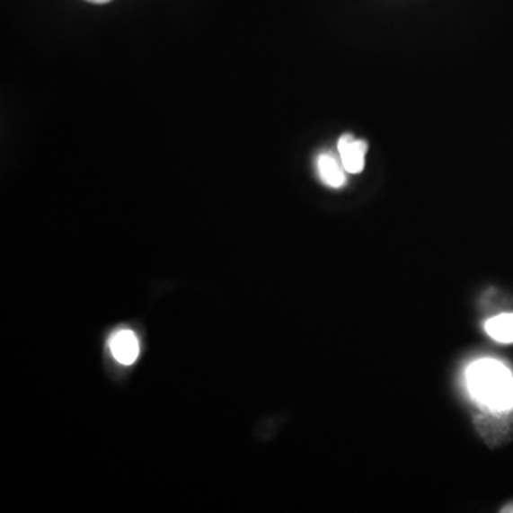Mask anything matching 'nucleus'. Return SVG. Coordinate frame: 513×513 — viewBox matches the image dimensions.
Instances as JSON below:
<instances>
[{
  "label": "nucleus",
  "instance_id": "3",
  "mask_svg": "<svg viewBox=\"0 0 513 513\" xmlns=\"http://www.w3.org/2000/svg\"><path fill=\"white\" fill-rule=\"evenodd\" d=\"M109 349L116 361L123 366L135 364L140 354V342L131 330H119L111 334L109 340Z\"/></svg>",
  "mask_w": 513,
  "mask_h": 513
},
{
  "label": "nucleus",
  "instance_id": "2",
  "mask_svg": "<svg viewBox=\"0 0 513 513\" xmlns=\"http://www.w3.org/2000/svg\"><path fill=\"white\" fill-rule=\"evenodd\" d=\"M368 145L364 140L354 138L352 135H344L338 140V152L341 157L345 172L358 174L366 167V155Z\"/></svg>",
  "mask_w": 513,
  "mask_h": 513
},
{
  "label": "nucleus",
  "instance_id": "1",
  "mask_svg": "<svg viewBox=\"0 0 513 513\" xmlns=\"http://www.w3.org/2000/svg\"><path fill=\"white\" fill-rule=\"evenodd\" d=\"M466 388L479 407L490 412H508L513 408V374L503 362L482 358L465 372Z\"/></svg>",
  "mask_w": 513,
  "mask_h": 513
},
{
  "label": "nucleus",
  "instance_id": "4",
  "mask_svg": "<svg viewBox=\"0 0 513 513\" xmlns=\"http://www.w3.org/2000/svg\"><path fill=\"white\" fill-rule=\"evenodd\" d=\"M318 172L323 181L332 189H340L345 184L344 170L338 164L337 159L330 153H321L317 157Z\"/></svg>",
  "mask_w": 513,
  "mask_h": 513
},
{
  "label": "nucleus",
  "instance_id": "6",
  "mask_svg": "<svg viewBox=\"0 0 513 513\" xmlns=\"http://www.w3.org/2000/svg\"><path fill=\"white\" fill-rule=\"evenodd\" d=\"M86 2L94 4H109V2H111V0H86Z\"/></svg>",
  "mask_w": 513,
  "mask_h": 513
},
{
  "label": "nucleus",
  "instance_id": "5",
  "mask_svg": "<svg viewBox=\"0 0 513 513\" xmlns=\"http://www.w3.org/2000/svg\"><path fill=\"white\" fill-rule=\"evenodd\" d=\"M485 330L491 338L502 344L513 342V313L500 314L486 321Z\"/></svg>",
  "mask_w": 513,
  "mask_h": 513
},
{
  "label": "nucleus",
  "instance_id": "7",
  "mask_svg": "<svg viewBox=\"0 0 513 513\" xmlns=\"http://www.w3.org/2000/svg\"><path fill=\"white\" fill-rule=\"evenodd\" d=\"M502 512H512L513 513V503L505 507V509H502Z\"/></svg>",
  "mask_w": 513,
  "mask_h": 513
}]
</instances>
